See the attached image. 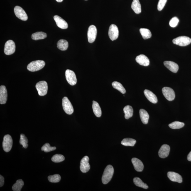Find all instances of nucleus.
I'll return each instance as SVG.
<instances>
[{"label": "nucleus", "mask_w": 191, "mask_h": 191, "mask_svg": "<svg viewBox=\"0 0 191 191\" xmlns=\"http://www.w3.org/2000/svg\"><path fill=\"white\" fill-rule=\"evenodd\" d=\"M62 105L64 111L66 114L71 115L74 112V109L71 103L66 97L63 98L62 100Z\"/></svg>", "instance_id": "nucleus-6"}, {"label": "nucleus", "mask_w": 191, "mask_h": 191, "mask_svg": "<svg viewBox=\"0 0 191 191\" xmlns=\"http://www.w3.org/2000/svg\"><path fill=\"white\" fill-rule=\"evenodd\" d=\"M167 0H159L158 5V9L159 11H161L165 6Z\"/></svg>", "instance_id": "nucleus-39"}, {"label": "nucleus", "mask_w": 191, "mask_h": 191, "mask_svg": "<svg viewBox=\"0 0 191 191\" xmlns=\"http://www.w3.org/2000/svg\"><path fill=\"white\" fill-rule=\"evenodd\" d=\"M65 159V157L63 155L59 154L54 155L51 159L52 161L56 163H60L63 161Z\"/></svg>", "instance_id": "nucleus-36"}, {"label": "nucleus", "mask_w": 191, "mask_h": 191, "mask_svg": "<svg viewBox=\"0 0 191 191\" xmlns=\"http://www.w3.org/2000/svg\"><path fill=\"white\" fill-rule=\"evenodd\" d=\"M144 93L147 99L150 102L154 104H156L158 102V99L156 96L152 91L146 89L144 91Z\"/></svg>", "instance_id": "nucleus-21"}, {"label": "nucleus", "mask_w": 191, "mask_h": 191, "mask_svg": "<svg viewBox=\"0 0 191 191\" xmlns=\"http://www.w3.org/2000/svg\"><path fill=\"white\" fill-rule=\"evenodd\" d=\"M35 87L38 91L39 95L40 96H45L48 92V84L45 81H40L37 83Z\"/></svg>", "instance_id": "nucleus-4"}, {"label": "nucleus", "mask_w": 191, "mask_h": 191, "mask_svg": "<svg viewBox=\"0 0 191 191\" xmlns=\"http://www.w3.org/2000/svg\"><path fill=\"white\" fill-rule=\"evenodd\" d=\"M123 110L125 113V118L126 119H128L132 117L133 111V108L131 106H126L124 108Z\"/></svg>", "instance_id": "nucleus-25"}, {"label": "nucleus", "mask_w": 191, "mask_h": 191, "mask_svg": "<svg viewBox=\"0 0 191 191\" xmlns=\"http://www.w3.org/2000/svg\"><path fill=\"white\" fill-rule=\"evenodd\" d=\"M173 44L181 47L186 46L191 43V39L189 37L182 36L177 37L172 40Z\"/></svg>", "instance_id": "nucleus-3"}, {"label": "nucleus", "mask_w": 191, "mask_h": 191, "mask_svg": "<svg viewBox=\"0 0 191 191\" xmlns=\"http://www.w3.org/2000/svg\"><path fill=\"white\" fill-rule=\"evenodd\" d=\"M168 126L170 128L172 129H180L185 126V124L183 123L180 122L175 121L171 123V124H170Z\"/></svg>", "instance_id": "nucleus-33"}, {"label": "nucleus", "mask_w": 191, "mask_h": 191, "mask_svg": "<svg viewBox=\"0 0 191 191\" xmlns=\"http://www.w3.org/2000/svg\"><path fill=\"white\" fill-rule=\"evenodd\" d=\"M4 183V178L1 175H0V187H2Z\"/></svg>", "instance_id": "nucleus-40"}, {"label": "nucleus", "mask_w": 191, "mask_h": 191, "mask_svg": "<svg viewBox=\"0 0 191 191\" xmlns=\"http://www.w3.org/2000/svg\"><path fill=\"white\" fill-rule=\"evenodd\" d=\"M114 172V168L111 165H108L106 167L102 177V180L103 184L106 185L110 181Z\"/></svg>", "instance_id": "nucleus-1"}, {"label": "nucleus", "mask_w": 191, "mask_h": 191, "mask_svg": "<svg viewBox=\"0 0 191 191\" xmlns=\"http://www.w3.org/2000/svg\"><path fill=\"white\" fill-rule=\"evenodd\" d=\"M136 60L138 64L142 66H147L149 65V59L145 55H140L136 57Z\"/></svg>", "instance_id": "nucleus-19"}, {"label": "nucleus", "mask_w": 191, "mask_h": 191, "mask_svg": "<svg viewBox=\"0 0 191 191\" xmlns=\"http://www.w3.org/2000/svg\"><path fill=\"white\" fill-rule=\"evenodd\" d=\"M48 179L50 182L51 183H58L60 181L61 179V177L60 175L58 174L49 175L48 177Z\"/></svg>", "instance_id": "nucleus-37"}, {"label": "nucleus", "mask_w": 191, "mask_h": 191, "mask_svg": "<svg viewBox=\"0 0 191 191\" xmlns=\"http://www.w3.org/2000/svg\"><path fill=\"white\" fill-rule=\"evenodd\" d=\"M112 85L114 89L117 90L122 94H125V93L126 92L125 89L121 83L117 82H114L112 83Z\"/></svg>", "instance_id": "nucleus-32"}, {"label": "nucleus", "mask_w": 191, "mask_h": 191, "mask_svg": "<svg viewBox=\"0 0 191 191\" xmlns=\"http://www.w3.org/2000/svg\"><path fill=\"white\" fill-rule=\"evenodd\" d=\"M16 49L14 42L12 40H9L5 44L4 52L8 55L13 54L14 53Z\"/></svg>", "instance_id": "nucleus-9"}, {"label": "nucleus", "mask_w": 191, "mask_h": 191, "mask_svg": "<svg viewBox=\"0 0 191 191\" xmlns=\"http://www.w3.org/2000/svg\"><path fill=\"white\" fill-rule=\"evenodd\" d=\"M140 118L143 124H147L148 123L149 119V115L144 109H141L140 111Z\"/></svg>", "instance_id": "nucleus-22"}, {"label": "nucleus", "mask_w": 191, "mask_h": 191, "mask_svg": "<svg viewBox=\"0 0 191 191\" xmlns=\"http://www.w3.org/2000/svg\"><path fill=\"white\" fill-rule=\"evenodd\" d=\"M56 1L58 2H61L63 1V0H56Z\"/></svg>", "instance_id": "nucleus-42"}, {"label": "nucleus", "mask_w": 191, "mask_h": 191, "mask_svg": "<svg viewBox=\"0 0 191 191\" xmlns=\"http://www.w3.org/2000/svg\"><path fill=\"white\" fill-rule=\"evenodd\" d=\"M140 31L144 39H146L151 38L152 37L151 32L148 29L142 28L140 29Z\"/></svg>", "instance_id": "nucleus-29"}, {"label": "nucleus", "mask_w": 191, "mask_h": 191, "mask_svg": "<svg viewBox=\"0 0 191 191\" xmlns=\"http://www.w3.org/2000/svg\"><path fill=\"white\" fill-rule=\"evenodd\" d=\"M68 47V43L65 39H61L57 42V47L59 49L62 51L67 50Z\"/></svg>", "instance_id": "nucleus-26"}, {"label": "nucleus", "mask_w": 191, "mask_h": 191, "mask_svg": "<svg viewBox=\"0 0 191 191\" xmlns=\"http://www.w3.org/2000/svg\"><path fill=\"white\" fill-rule=\"evenodd\" d=\"M119 30L117 26L114 24L111 25L109 27V35L110 39L114 41L118 38L119 36Z\"/></svg>", "instance_id": "nucleus-12"}, {"label": "nucleus", "mask_w": 191, "mask_h": 191, "mask_svg": "<svg viewBox=\"0 0 191 191\" xmlns=\"http://www.w3.org/2000/svg\"><path fill=\"white\" fill-rule=\"evenodd\" d=\"M65 76L66 79L70 85H75L77 83V79L75 73L73 71L67 70L66 71Z\"/></svg>", "instance_id": "nucleus-8"}, {"label": "nucleus", "mask_w": 191, "mask_h": 191, "mask_svg": "<svg viewBox=\"0 0 191 191\" xmlns=\"http://www.w3.org/2000/svg\"><path fill=\"white\" fill-rule=\"evenodd\" d=\"M24 185V182L23 180H18L13 186V190L14 191H20Z\"/></svg>", "instance_id": "nucleus-31"}, {"label": "nucleus", "mask_w": 191, "mask_h": 191, "mask_svg": "<svg viewBox=\"0 0 191 191\" xmlns=\"http://www.w3.org/2000/svg\"><path fill=\"white\" fill-rule=\"evenodd\" d=\"M14 13L17 17L23 21H26L28 20V16L26 12L21 7L17 6L14 9Z\"/></svg>", "instance_id": "nucleus-11"}, {"label": "nucleus", "mask_w": 191, "mask_h": 191, "mask_svg": "<svg viewBox=\"0 0 191 191\" xmlns=\"http://www.w3.org/2000/svg\"><path fill=\"white\" fill-rule=\"evenodd\" d=\"M131 8L137 14H139L141 12V5L139 0H133L132 3Z\"/></svg>", "instance_id": "nucleus-24"}, {"label": "nucleus", "mask_w": 191, "mask_h": 191, "mask_svg": "<svg viewBox=\"0 0 191 191\" xmlns=\"http://www.w3.org/2000/svg\"><path fill=\"white\" fill-rule=\"evenodd\" d=\"M136 141L134 139L130 138H124L121 142V144L126 146H134Z\"/></svg>", "instance_id": "nucleus-28"}, {"label": "nucleus", "mask_w": 191, "mask_h": 191, "mask_svg": "<svg viewBox=\"0 0 191 191\" xmlns=\"http://www.w3.org/2000/svg\"><path fill=\"white\" fill-rule=\"evenodd\" d=\"M45 62L42 60L33 61L28 64L27 68L30 72H36L43 68L45 66Z\"/></svg>", "instance_id": "nucleus-2"}, {"label": "nucleus", "mask_w": 191, "mask_h": 191, "mask_svg": "<svg viewBox=\"0 0 191 191\" xmlns=\"http://www.w3.org/2000/svg\"><path fill=\"white\" fill-rule=\"evenodd\" d=\"M92 106L94 115L97 117H101L102 115V111L99 104L96 101H93Z\"/></svg>", "instance_id": "nucleus-23"}, {"label": "nucleus", "mask_w": 191, "mask_h": 191, "mask_svg": "<svg viewBox=\"0 0 191 191\" xmlns=\"http://www.w3.org/2000/svg\"><path fill=\"white\" fill-rule=\"evenodd\" d=\"M164 65L169 70L174 73H176L179 70L178 65L175 62L171 61H165L164 62Z\"/></svg>", "instance_id": "nucleus-17"}, {"label": "nucleus", "mask_w": 191, "mask_h": 191, "mask_svg": "<svg viewBox=\"0 0 191 191\" xmlns=\"http://www.w3.org/2000/svg\"><path fill=\"white\" fill-rule=\"evenodd\" d=\"M97 35V29L94 25H91L87 31L88 40L89 43H92L95 41Z\"/></svg>", "instance_id": "nucleus-7"}, {"label": "nucleus", "mask_w": 191, "mask_h": 191, "mask_svg": "<svg viewBox=\"0 0 191 191\" xmlns=\"http://www.w3.org/2000/svg\"><path fill=\"white\" fill-rule=\"evenodd\" d=\"M47 37V34L42 32H37L33 34L32 35V39L35 40L43 39Z\"/></svg>", "instance_id": "nucleus-27"}, {"label": "nucleus", "mask_w": 191, "mask_h": 191, "mask_svg": "<svg viewBox=\"0 0 191 191\" xmlns=\"http://www.w3.org/2000/svg\"><path fill=\"white\" fill-rule=\"evenodd\" d=\"M162 92L164 97L167 100L172 101L175 97V92L171 88L165 87L162 89Z\"/></svg>", "instance_id": "nucleus-10"}, {"label": "nucleus", "mask_w": 191, "mask_h": 191, "mask_svg": "<svg viewBox=\"0 0 191 191\" xmlns=\"http://www.w3.org/2000/svg\"><path fill=\"white\" fill-rule=\"evenodd\" d=\"M187 159L188 161H191V151L189 153L187 156Z\"/></svg>", "instance_id": "nucleus-41"}, {"label": "nucleus", "mask_w": 191, "mask_h": 191, "mask_svg": "<svg viewBox=\"0 0 191 191\" xmlns=\"http://www.w3.org/2000/svg\"><path fill=\"white\" fill-rule=\"evenodd\" d=\"M89 157L86 156L81 160L80 169L82 173H86L90 169V166L89 163Z\"/></svg>", "instance_id": "nucleus-13"}, {"label": "nucleus", "mask_w": 191, "mask_h": 191, "mask_svg": "<svg viewBox=\"0 0 191 191\" xmlns=\"http://www.w3.org/2000/svg\"><path fill=\"white\" fill-rule=\"evenodd\" d=\"M13 144L12 138L11 135H5L3 138V148L4 151L8 152L11 151Z\"/></svg>", "instance_id": "nucleus-5"}, {"label": "nucleus", "mask_w": 191, "mask_h": 191, "mask_svg": "<svg viewBox=\"0 0 191 191\" xmlns=\"http://www.w3.org/2000/svg\"><path fill=\"white\" fill-rule=\"evenodd\" d=\"M7 97V91L6 87L4 85H1L0 87V104H6Z\"/></svg>", "instance_id": "nucleus-15"}, {"label": "nucleus", "mask_w": 191, "mask_h": 191, "mask_svg": "<svg viewBox=\"0 0 191 191\" xmlns=\"http://www.w3.org/2000/svg\"><path fill=\"white\" fill-rule=\"evenodd\" d=\"M55 147H51L49 143H45L42 147L41 149L42 151H44L45 153H48L52 151H54L56 149Z\"/></svg>", "instance_id": "nucleus-35"}, {"label": "nucleus", "mask_w": 191, "mask_h": 191, "mask_svg": "<svg viewBox=\"0 0 191 191\" xmlns=\"http://www.w3.org/2000/svg\"><path fill=\"white\" fill-rule=\"evenodd\" d=\"M167 175L169 179L172 181L178 182V183H182V177L179 174L173 172H168Z\"/></svg>", "instance_id": "nucleus-18"}, {"label": "nucleus", "mask_w": 191, "mask_h": 191, "mask_svg": "<svg viewBox=\"0 0 191 191\" xmlns=\"http://www.w3.org/2000/svg\"><path fill=\"white\" fill-rule=\"evenodd\" d=\"M179 22V20L178 18L176 17H175L172 18L170 20L169 23L170 26L172 27H176L177 25H178Z\"/></svg>", "instance_id": "nucleus-38"}, {"label": "nucleus", "mask_w": 191, "mask_h": 191, "mask_svg": "<svg viewBox=\"0 0 191 191\" xmlns=\"http://www.w3.org/2000/svg\"><path fill=\"white\" fill-rule=\"evenodd\" d=\"M170 147L167 144H164L160 148L158 152L159 156L161 158H165L168 156Z\"/></svg>", "instance_id": "nucleus-16"}, {"label": "nucleus", "mask_w": 191, "mask_h": 191, "mask_svg": "<svg viewBox=\"0 0 191 191\" xmlns=\"http://www.w3.org/2000/svg\"><path fill=\"white\" fill-rule=\"evenodd\" d=\"M133 181L135 185L137 186L141 187L144 189H147L148 188V185L143 183L142 181L138 177H135L133 179Z\"/></svg>", "instance_id": "nucleus-30"}, {"label": "nucleus", "mask_w": 191, "mask_h": 191, "mask_svg": "<svg viewBox=\"0 0 191 191\" xmlns=\"http://www.w3.org/2000/svg\"><path fill=\"white\" fill-rule=\"evenodd\" d=\"M85 1H87V0H85Z\"/></svg>", "instance_id": "nucleus-43"}, {"label": "nucleus", "mask_w": 191, "mask_h": 191, "mask_svg": "<svg viewBox=\"0 0 191 191\" xmlns=\"http://www.w3.org/2000/svg\"><path fill=\"white\" fill-rule=\"evenodd\" d=\"M57 26L62 29H66L68 27V25L67 22L63 18L58 15H55L54 17Z\"/></svg>", "instance_id": "nucleus-14"}, {"label": "nucleus", "mask_w": 191, "mask_h": 191, "mask_svg": "<svg viewBox=\"0 0 191 191\" xmlns=\"http://www.w3.org/2000/svg\"><path fill=\"white\" fill-rule=\"evenodd\" d=\"M132 163L135 170L138 172H142L144 168L142 162L137 158H133L132 159Z\"/></svg>", "instance_id": "nucleus-20"}, {"label": "nucleus", "mask_w": 191, "mask_h": 191, "mask_svg": "<svg viewBox=\"0 0 191 191\" xmlns=\"http://www.w3.org/2000/svg\"><path fill=\"white\" fill-rule=\"evenodd\" d=\"M28 140L25 135L21 134L20 135V143L23 146V148H27L28 147Z\"/></svg>", "instance_id": "nucleus-34"}]
</instances>
